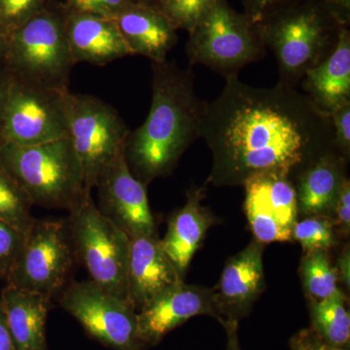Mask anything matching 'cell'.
<instances>
[{"label":"cell","mask_w":350,"mask_h":350,"mask_svg":"<svg viewBox=\"0 0 350 350\" xmlns=\"http://www.w3.org/2000/svg\"><path fill=\"white\" fill-rule=\"evenodd\" d=\"M200 138L213 154L208 183L243 186L251 176L275 172L292 180L320 157L336 151L330 115L297 88L278 83L250 86L226 78L207 101Z\"/></svg>","instance_id":"1"},{"label":"cell","mask_w":350,"mask_h":350,"mask_svg":"<svg viewBox=\"0 0 350 350\" xmlns=\"http://www.w3.org/2000/svg\"><path fill=\"white\" fill-rule=\"evenodd\" d=\"M148 116L131 131L125 158L131 174L148 185L174 170L189 146L202 135L207 101L195 90V75L175 62L152 63Z\"/></svg>","instance_id":"2"},{"label":"cell","mask_w":350,"mask_h":350,"mask_svg":"<svg viewBox=\"0 0 350 350\" xmlns=\"http://www.w3.org/2000/svg\"><path fill=\"white\" fill-rule=\"evenodd\" d=\"M257 25L267 50L275 55L278 83L293 88L330 56L345 25L319 0H293Z\"/></svg>","instance_id":"3"},{"label":"cell","mask_w":350,"mask_h":350,"mask_svg":"<svg viewBox=\"0 0 350 350\" xmlns=\"http://www.w3.org/2000/svg\"><path fill=\"white\" fill-rule=\"evenodd\" d=\"M0 163L32 206L69 211L91 192L68 137L29 146L1 142Z\"/></svg>","instance_id":"4"},{"label":"cell","mask_w":350,"mask_h":350,"mask_svg":"<svg viewBox=\"0 0 350 350\" xmlns=\"http://www.w3.org/2000/svg\"><path fill=\"white\" fill-rule=\"evenodd\" d=\"M64 15L63 6L51 1L11 33L4 64L14 78L40 86L68 89L75 64L66 39Z\"/></svg>","instance_id":"5"},{"label":"cell","mask_w":350,"mask_h":350,"mask_svg":"<svg viewBox=\"0 0 350 350\" xmlns=\"http://www.w3.org/2000/svg\"><path fill=\"white\" fill-rule=\"evenodd\" d=\"M267 48L258 25L217 0L189 32L186 55L191 66L202 64L226 78L264 59Z\"/></svg>","instance_id":"6"},{"label":"cell","mask_w":350,"mask_h":350,"mask_svg":"<svg viewBox=\"0 0 350 350\" xmlns=\"http://www.w3.org/2000/svg\"><path fill=\"white\" fill-rule=\"evenodd\" d=\"M68 221L76 257L84 265L92 282L128 301L130 237L100 213L91 192L69 211Z\"/></svg>","instance_id":"7"},{"label":"cell","mask_w":350,"mask_h":350,"mask_svg":"<svg viewBox=\"0 0 350 350\" xmlns=\"http://www.w3.org/2000/svg\"><path fill=\"white\" fill-rule=\"evenodd\" d=\"M68 137L81 163L88 191L96 186L101 174L125 153L128 128L119 113L92 94L66 96Z\"/></svg>","instance_id":"8"},{"label":"cell","mask_w":350,"mask_h":350,"mask_svg":"<svg viewBox=\"0 0 350 350\" xmlns=\"http://www.w3.org/2000/svg\"><path fill=\"white\" fill-rule=\"evenodd\" d=\"M75 258L68 221L36 219L6 284L52 299L66 285Z\"/></svg>","instance_id":"9"},{"label":"cell","mask_w":350,"mask_h":350,"mask_svg":"<svg viewBox=\"0 0 350 350\" xmlns=\"http://www.w3.org/2000/svg\"><path fill=\"white\" fill-rule=\"evenodd\" d=\"M68 89L40 86L12 76L1 142L29 146L68 137Z\"/></svg>","instance_id":"10"},{"label":"cell","mask_w":350,"mask_h":350,"mask_svg":"<svg viewBox=\"0 0 350 350\" xmlns=\"http://www.w3.org/2000/svg\"><path fill=\"white\" fill-rule=\"evenodd\" d=\"M59 305L88 335L108 349L146 350L138 338L137 310L92 280L71 283L59 298Z\"/></svg>","instance_id":"11"},{"label":"cell","mask_w":350,"mask_h":350,"mask_svg":"<svg viewBox=\"0 0 350 350\" xmlns=\"http://www.w3.org/2000/svg\"><path fill=\"white\" fill-rule=\"evenodd\" d=\"M244 207L255 241L285 243L299 215L294 181L280 172H262L244 182Z\"/></svg>","instance_id":"12"},{"label":"cell","mask_w":350,"mask_h":350,"mask_svg":"<svg viewBox=\"0 0 350 350\" xmlns=\"http://www.w3.org/2000/svg\"><path fill=\"white\" fill-rule=\"evenodd\" d=\"M94 188L98 190L96 206L100 213L130 238L157 234L146 185L131 174L125 153L101 174Z\"/></svg>","instance_id":"13"},{"label":"cell","mask_w":350,"mask_h":350,"mask_svg":"<svg viewBox=\"0 0 350 350\" xmlns=\"http://www.w3.org/2000/svg\"><path fill=\"white\" fill-rule=\"evenodd\" d=\"M198 315L217 319L213 288L180 280L137 310L138 338L146 347L158 345L170 332Z\"/></svg>","instance_id":"14"},{"label":"cell","mask_w":350,"mask_h":350,"mask_svg":"<svg viewBox=\"0 0 350 350\" xmlns=\"http://www.w3.org/2000/svg\"><path fill=\"white\" fill-rule=\"evenodd\" d=\"M264 244L251 241L228 260L220 280L213 288L217 320L237 321L245 317L265 288Z\"/></svg>","instance_id":"15"},{"label":"cell","mask_w":350,"mask_h":350,"mask_svg":"<svg viewBox=\"0 0 350 350\" xmlns=\"http://www.w3.org/2000/svg\"><path fill=\"white\" fill-rule=\"evenodd\" d=\"M180 280L183 278L163 250L158 234L130 238L128 301L137 312Z\"/></svg>","instance_id":"16"},{"label":"cell","mask_w":350,"mask_h":350,"mask_svg":"<svg viewBox=\"0 0 350 350\" xmlns=\"http://www.w3.org/2000/svg\"><path fill=\"white\" fill-rule=\"evenodd\" d=\"M64 11V29L75 64L103 66L131 55L111 20L90 14Z\"/></svg>","instance_id":"17"},{"label":"cell","mask_w":350,"mask_h":350,"mask_svg":"<svg viewBox=\"0 0 350 350\" xmlns=\"http://www.w3.org/2000/svg\"><path fill=\"white\" fill-rule=\"evenodd\" d=\"M131 55L148 57L152 63L167 61L176 45V29L153 5L131 3L111 19Z\"/></svg>","instance_id":"18"},{"label":"cell","mask_w":350,"mask_h":350,"mask_svg":"<svg viewBox=\"0 0 350 350\" xmlns=\"http://www.w3.org/2000/svg\"><path fill=\"white\" fill-rule=\"evenodd\" d=\"M204 198V188H190L186 204L170 216L167 234L161 239L163 250L182 278L215 221L209 209L202 206Z\"/></svg>","instance_id":"19"},{"label":"cell","mask_w":350,"mask_h":350,"mask_svg":"<svg viewBox=\"0 0 350 350\" xmlns=\"http://www.w3.org/2000/svg\"><path fill=\"white\" fill-rule=\"evenodd\" d=\"M304 94L331 114L350 103V31L342 27L337 45L330 56L308 70L300 83Z\"/></svg>","instance_id":"20"},{"label":"cell","mask_w":350,"mask_h":350,"mask_svg":"<svg viewBox=\"0 0 350 350\" xmlns=\"http://www.w3.org/2000/svg\"><path fill=\"white\" fill-rule=\"evenodd\" d=\"M51 298L6 284L0 306L16 350H48L46 321Z\"/></svg>","instance_id":"21"},{"label":"cell","mask_w":350,"mask_h":350,"mask_svg":"<svg viewBox=\"0 0 350 350\" xmlns=\"http://www.w3.org/2000/svg\"><path fill=\"white\" fill-rule=\"evenodd\" d=\"M347 162L337 151L329 152L295 178L299 213L331 218L338 192L347 178Z\"/></svg>","instance_id":"22"},{"label":"cell","mask_w":350,"mask_h":350,"mask_svg":"<svg viewBox=\"0 0 350 350\" xmlns=\"http://www.w3.org/2000/svg\"><path fill=\"white\" fill-rule=\"evenodd\" d=\"M312 327L324 340L338 349H349L350 315L342 290L323 300H310Z\"/></svg>","instance_id":"23"},{"label":"cell","mask_w":350,"mask_h":350,"mask_svg":"<svg viewBox=\"0 0 350 350\" xmlns=\"http://www.w3.org/2000/svg\"><path fill=\"white\" fill-rule=\"evenodd\" d=\"M300 273L304 287L310 300H323L340 289L337 271L325 250L306 252L301 259Z\"/></svg>","instance_id":"24"},{"label":"cell","mask_w":350,"mask_h":350,"mask_svg":"<svg viewBox=\"0 0 350 350\" xmlns=\"http://www.w3.org/2000/svg\"><path fill=\"white\" fill-rule=\"evenodd\" d=\"M31 202L0 163V220L27 232L36 218Z\"/></svg>","instance_id":"25"},{"label":"cell","mask_w":350,"mask_h":350,"mask_svg":"<svg viewBox=\"0 0 350 350\" xmlns=\"http://www.w3.org/2000/svg\"><path fill=\"white\" fill-rule=\"evenodd\" d=\"M333 221L325 215L306 216L295 223L292 239L301 244L305 252L330 250L335 244Z\"/></svg>","instance_id":"26"},{"label":"cell","mask_w":350,"mask_h":350,"mask_svg":"<svg viewBox=\"0 0 350 350\" xmlns=\"http://www.w3.org/2000/svg\"><path fill=\"white\" fill-rule=\"evenodd\" d=\"M217 0H158L154 7L176 31L190 32Z\"/></svg>","instance_id":"27"},{"label":"cell","mask_w":350,"mask_h":350,"mask_svg":"<svg viewBox=\"0 0 350 350\" xmlns=\"http://www.w3.org/2000/svg\"><path fill=\"white\" fill-rule=\"evenodd\" d=\"M52 0H0V25L10 36Z\"/></svg>","instance_id":"28"},{"label":"cell","mask_w":350,"mask_h":350,"mask_svg":"<svg viewBox=\"0 0 350 350\" xmlns=\"http://www.w3.org/2000/svg\"><path fill=\"white\" fill-rule=\"evenodd\" d=\"M25 234L0 220V280L4 282L22 250Z\"/></svg>","instance_id":"29"},{"label":"cell","mask_w":350,"mask_h":350,"mask_svg":"<svg viewBox=\"0 0 350 350\" xmlns=\"http://www.w3.org/2000/svg\"><path fill=\"white\" fill-rule=\"evenodd\" d=\"M133 3V0H61L64 10L111 19Z\"/></svg>","instance_id":"30"},{"label":"cell","mask_w":350,"mask_h":350,"mask_svg":"<svg viewBox=\"0 0 350 350\" xmlns=\"http://www.w3.org/2000/svg\"><path fill=\"white\" fill-rule=\"evenodd\" d=\"M330 117L336 151L347 161L350 155V103L334 110Z\"/></svg>","instance_id":"31"},{"label":"cell","mask_w":350,"mask_h":350,"mask_svg":"<svg viewBox=\"0 0 350 350\" xmlns=\"http://www.w3.org/2000/svg\"><path fill=\"white\" fill-rule=\"evenodd\" d=\"M334 227L338 228L340 232L349 234L350 230V181L345 178L336 200L333 213L331 215Z\"/></svg>","instance_id":"32"},{"label":"cell","mask_w":350,"mask_h":350,"mask_svg":"<svg viewBox=\"0 0 350 350\" xmlns=\"http://www.w3.org/2000/svg\"><path fill=\"white\" fill-rule=\"evenodd\" d=\"M291 350H349L338 349L327 344L313 329H304L295 334L290 340Z\"/></svg>","instance_id":"33"},{"label":"cell","mask_w":350,"mask_h":350,"mask_svg":"<svg viewBox=\"0 0 350 350\" xmlns=\"http://www.w3.org/2000/svg\"><path fill=\"white\" fill-rule=\"evenodd\" d=\"M293 0H241L244 14L255 24L265 17Z\"/></svg>","instance_id":"34"},{"label":"cell","mask_w":350,"mask_h":350,"mask_svg":"<svg viewBox=\"0 0 350 350\" xmlns=\"http://www.w3.org/2000/svg\"><path fill=\"white\" fill-rule=\"evenodd\" d=\"M11 82H12V75L9 72L5 64H0V144H1L4 113H5L7 98H8Z\"/></svg>","instance_id":"35"},{"label":"cell","mask_w":350,"mask_h":350,"mask_svg":"<svg viewBox=\"0 0 350 350\" xmlns=\"http://www.w3.org/2000/svg\"><path fill=\"white\" fill-rule=\"evenodd\" d=\"M342 25H349L350 0H319Z\"/></svg>","instance_id":"36"},{"label":"cell","mask_w":350,"mask_h":350,"mask_svg":"<svg viewBox=\"0 0 350 350\" xmlns=\"http://www.w3.org/2000/svg\"><path fill=\"white\" fill-rule=\"evenodd\" d=\"M337 271L338 280H342L347 288H349L350 283V252L349 247H345L338 258L337 266L335 267Z\"/></svg>","instance_id":"37"},{"label":"cell","mask_w":350,"mask_h":350,"mask_svg":"<svg viewBox=\"0 0 350 350\" xmlns=\"http://www.w3.org/2000/svg\"><path fill=\"white\" fill-rule=\"evenodd\" d=\"M227 334V350H241L239 340V322L223 321L221 322Z\"/></svg>","instance_id":"38"},{"label":"cell","mask_w":350,"mask_h":350,"mask_svg":"<svg viewBox=\"0 0 350 350\" xmlns=\"http://www.w3.org/2000/svg\"><path fill=\"white\" fill-rule=\"evenodd\" d=\"M0 350H16L1 306H0Z\"/></svg>","instance_id":"39"},{"label":"cell","mask_w":350,"mask_h":350,"mask_svg":"<svg viewBox=\"0 0 350 350\" xmlns=\"http://www.w3.org/2000/svg\"><path fill=\"white\" fill-rule=\"evenodd\" d=\"M8 33L4 31L3 27L0 25V64L5 63L7 50H8L9 44Z\"/></svg>","instance_id":"40"},{"label":"cell","mask_w":350,"mask_h":350,"mask_svg":"<svg viewBox=\"0 0 350 350\" xmlns=\"http://www.w3.org/2000/svg\"><path fill=\"white\" fill-rule=\"evenodd\" d=\"M135 3L147 4V5H154L158 0H133Z\"/></svg>","instance_id":"41"}]
</instances>
